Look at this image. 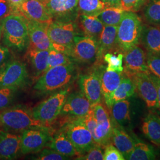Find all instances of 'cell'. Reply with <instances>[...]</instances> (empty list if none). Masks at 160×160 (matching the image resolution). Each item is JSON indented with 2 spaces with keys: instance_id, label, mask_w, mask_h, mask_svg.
I'll return each mask as SVG.
<instances>
[{
  "instance_id": "1",
  "label": "cell",
  "mask_w": 160,
  "mask_h": 160,
  "mask_svg": "<svg viewBox=\"0 0 160 160\" xmlns=\"http://www.w3.org/2000/svg\"><path fill=\"white\" fill-rule=\"evenodd\" d=\"M32 128H47L43 122L35 119L32 111L17 105L0 110V129L19 132Z\"/></svg>"
},
{
  "instance_id": "2",
  "label": "cell",
  "mask_w": 160,
  "mask_h": 160,
  "mask_svg": "<svg viewBox=\"0 0 160 160\" xmlns=\"http://www.w3.org/2000/svg\"><path fill=\"white\" fill-rule=\"evenodd\" d=\"M3 42L7 48L22 51L29 45L27 19L18 14H10L1 21Z\"/></svg>"
},
{
  "instance_id": "3",
  "label": "cell",
  "mask_w": 160,
  "mask_h": 160,
  "mask_svg": "<svg viewBox=\"0 0 160 160\" xmlns=\"http://www.w3.org/2000/svg\"><path fill=\"white\" fill-rule=\"evenodd\" d=\"M74 74L75 67L72 62L53 67L40 75L34 89L42 94L59 92L68 86Z\"/></svg>"
},
{
  "instance_id": "4",
  "label": "cell",
  "mask_w": 160,
  "mask_h": 160,
  "mask_svg": "<svg viewBox=\"0 0 160 160\" xmlns=\"http://www.w3.org/2000/svg\"><path fill=\"white\" fill-rule=\"evenodd\" d=\"M142 24L135 12H125L118 26L117 46L123 53L138 45L141 39Z\"/></svg>"
},
{
  "instance_id": "5",
  "label": "cell",
  "mask_w": 160,
  "mask_h": 160,
  "mask_svg": "<svg viewBox=\"0 0 160 160\" xmlns=\"http://www.w3.org/2000/svg\"><path fill=\"white\" fill-rule=\"evenodd\" d=\"M47 33L53 49L68 55L75 37L78 36L77 25L74 21L53 20L48 24Z\"/></svg>"
},
{
  "instance_id": "6",
  "label": "cell",
  "mask_w": 160,
  "mask_h": 160,
  "mask_svg": "<svg viewBox=\"0 0 160 160\" xmlns=\"http://www.w3.org/2000/svg\"><path fill=\"white\" fill-rule=\"evenodd\" d=\"M68 90H62L54 92L32 109L33 117L48 126L61 114L63 104L68 97Z\"/></svg>"
},
{
  "instance_id": "7",
  "label": "cell",
  "mask_w": 160,
  "mask_h": 160,
  "mask_svg": "<svg viewBox=\"0 0 160 160\" xmlns=\"http://www.w3.org/2000/svg\"><path fill=\"white\" fill-rule=\"evenodd\" d=\"M28 78L26 66L18 60L7 61L0 67V87L18 90L26 84Z\"/></svg>"
},
{
  "instance_id": "8",
  "label": "cell",
  "mask_w": 160,
  "mask_h": 160,
  "mask_svg": "<svg viewBox=\"0 0 160 160\" xmlns=\"http://www.w3.org/2000/svg\"><path fill=\"white\" fill-rule=\"evenodd\" d=\"M65 125L62 131L73 144L79 154H83L95 144L91 132L80 118Z\"/></svg>"
},
{
  "instance_id": "9",
  "label": "cell",
  "mask_w": 160,
  "mask_h": 160,
  "mask_svg": "<svg viewBox=\"0 0 160 160\" xmlns=\"http://www.w3.org/2000/svg\"><path fill=\"white\" fill-rule=\"evenodd\" d=\"M97 40L87 36H77L68 56L81 63H90L97 58Z\"/></svg>"
},
{
  "instance_id": "10",
  "label": "cell",
  "mask_w": 160,
  "mask_h": 160,
  "mask_svg": "<svg viewBox=\"0 0 160 160\" xmlns=\"http://www.w3.org/2000/svg\"><path fill=\"white\" fill-rule=\"evenodd\" d=\"M47 128H32L22 132L21 153L27 154L39 152L49 143L51 137Z\"/></svg>"
},
{
  "instance_id": "11",
  "label": "cell",
  "mask_w": 160,
  "mask_h": 160,
  "mask_svg": "<svg viewBox=\"0 0 160 160\" xmlns=\"http://www.w3.org/2000/svg\"><path fill=\"white\" fill-rule=\"evenodd\" d=\"M95 118L97 120V126L93 139L95 143L105 147L111 141L113 129V123L109 112L103 104L98 103L92 106Z\"/></svg>"
},
{
  "instance_id": "12",
  "label": "cell",
  "mask_w": 160,
  "mask_h": 160,
  "mask_svg": "<svg viewBox=\"0 0 160 160\" xmlns=\"http://www.w3.org/2000/svg\"><path fill=\"white\" fill-rule=\"evenodd\" d=\"M134 82L136 92L150 109L158 108L157 91L150 74L140 73L131 77Z\"/></svg>"
},
{
  "instance_id": "13",
  "label": "cell",
  "mask_w": 160,
  "mask_h": 160,
  "mask_svg": "<svg viewBox=\"0 0 160 160\" xmlns=\"http://www.w3.org/2000/svg\"><path fill=\"white\" fill-rule=\"evenodd\" d=\"M123 55V71L126 76L131 78L140 73L150 74L147 64V56L143 49L138 45L124 52Z\"/></svg>"
},
{
  "instance_id": "14",
  "label": "cell",
  "mask_w": 160,
  "mask_h": 160,
  "mask_svg": "<svg viewBox=\"0 0 160 160\" xmlns=\"http://www.w3.org/2000/svg\"><path fill=\"white\" fill-rule=\"evenodd\" d=\"M43 3L53 18L61 21H73L78 15V0H44Z\"/></svg>"
},
{
  "instance_id": "15",
  "label": "cell",
  "mask_w": 160,
  "mask_h": 160,
  "mask_svg": "<svg viewBox=\"0 0 160 160\" xmlns=\"http://www.w3.org/2000/svg\"><path fill=\"white\" fill-rule=\"evenodd\" d=\"M27 20L49 24L53 18L46 6L41 0H25L18 12Z\"/></svg>"
},
{
  "instance_id": "16",
  "label": "cell",
  "mask_w": 160,
  "mask_h": 160,
  "mask_svg": "<svg viewBox=\"0 0 160 160\" xmlns=\"http://www.w3.org/2000/svg\"><path fill=\"white\" fill-rule=\"evenodd\" d=\"M78 84L81 92L94 106L102 101V92L100 79V71L81 75Z\"/></svg>"
},
{
  "instance_id": "17",
  "label": "cell",
  "mask_w": 160,
  "mask_h": 160,
  "mask_svg": "<svg viewBox=\"0 0 160 160\" xmlns=\"http://www.w3.org/2000/svg\"><path fill=\"white\" fill-rule=\"evenodd\" d=\"M91 108V103L85 95L82 92H75L68 96L61 114L80 118L86 116Z\"/></svg>"
},
{
  "instance_id": "18",
  "label": "cell",
  "mask_w": 160,
  "mask_h": 160,
  "mask_svg": "<svg viewBox=\"0 0 160 160\" xmlns=\"http://www.w3.org/2000/svg\"><path fill=\"white\" fill-rule=\"evenodd\" d=\"M29 38V47L38 50L50 51L51 42L47 33L48 24L27 20Z\"/></svg>"
},
{
  "instance_id": "19",
  "label": "cell",
  "mask_w": 160,
  "mask_h": 160,
  "mask_svg": "<svg viewBox=\"0 0 160 160\" xmlns=\"http://www.w3.org/2000/svg\"><path fill=\"white\" fill-rule=\"evenodd\" d=\"M21 153V135L0 129V159H16Z\"/></svg>"
},
{
  "instance_id": "20",
  "label": "cell",
  "mask_w": 160,
  "mask_h": 160,
  "mask_svg": "<svg viewBox=\"0 0 160 160\" xmlns=\"http://www.w3.org/2000/svg\"><path fill=\"white\" fill-rule=\"evenodd\" d=\"M112 123L113 129L111 141L114 147L123 155L126 160L133 149L135 140L113 119Z\"/></svg>"
},
{
  "instance_id": "21",
  "label": "cell",
  "mask_w": 160,
  "mask_h": 160,
  "mask_svg": "<svg viewBox=\"0 0 160 160\" xmlns=\"http://www.w3.org/2000/svg\"><path fill=\"white\" fill-rule=\"evenodd\" d=\"M117 30L118 26H104L103 30L97 40L98 51L96 59H100L106 53L113 51L115 49H118L117 46Z\"/></svg>"
},
{
  "instance_id": "22",
  "label": "cell",
  "mask_w": 160,
  "mask_h": 160,
  "mask_svg": "<svg viewBox=\"0 0 160 160\" xmlns=\"http://www.w3.org/2000/svg\"><path fill=\"white\" fill-rule=\"evenodd\" d=\"M123 77L122 73L106 71V68L100 70L102 92L106 104L120 84Z\"/></svg>"
},
{
  "instance_id": "23",
  "label": "cell",
  "mask_w": 160,
  "mask_h": 160,
  "mask_svg": "<svg viewBox=\"0 0 160 160\" xmlns=\"http://www.w3.org/2000/svg\"><path fill=\"white\" fill-rule=\"evenodd\" d=\"M140 40L148 52L160 56V29L144 24Z\"/></svg>"
},
{
  "instance_id": "24",
  "label": "cell",
  "mask_w": 160,
  "mask_h": 160,
  "mask_svg": "<svg viewBox=\"0 0 160 160\" xmlns=\"http://www.w3.org/2000/svg\"><path fill=\"white\" fill-rule=\"evenodd\" d=\"M78 27L84 33V36H90L98 40L103 30L104 24L96 16H90L79 13Z\"/></svg>"
},
{
  "instance_id": "25",
  "label": "cell",
  "mask_w": 160,
  "mask_h": 160,
  "mask_svg": "<svg viewBox=\"0 0 160 160\" xmlns=\"http://www.w3.org/2000/svg\"><path fill=\"white\" fill-rule=\"evenodd\" d=\"M49 51L38 50L28 46L26 57L36 77H39L46 71Z\"/></svg>"
},
{
  "instance_id": "26",
  "label": "cell",
  "mask_w": 160,
  "mask_h": 160,
  "mask_svg": "<svg viewBox=\"0 0 160 160\" xmlns=\"http://www.w3.org/2000/svg\"><path fill=\"white\" fill-rule=\"evenodd\" d=\"M49 143L51 148L68 157L79 154L73 144L61 130L51 138Z\"/></svg>"
},
{
  "instance_id": "27",
  "label": "cell",
  "mask_w": 160,
  "mask_h": 160,
  "mask_svg": "<svg viewBox=\"0 0 160 160\" xmlns=\"http://www.w3.org/2000/svg\"><path fill=\"white\" fill-rule=\"evenodd\" d=\"M136 92L135 86L133 81L130 77H124L120 82V84L115 90L110 98L106 106L109 109L111 108L113 103L129 98L134 95Z\"/></svg>"
},
{
  "instance_id": "28",
  "label": "cell",
  "mask_w": 160,
  "mask_h": 160,
  "mask_svg": "<svg viewBox=\"0 0 160 160\" xmlns=\"http://www.w3.org/2000/svg\"><path fill=\"white\" fill-rule=\"evenodd\" d=\"M142 129L149 141L160 147V118L158 116L149 113L144 119Z\"/></svg>"
},
{
  "instance_id": "29",
  "label": "cell",
  "mask_w": 160,
  "mask_h": 160,
  "mask_svg": "<svg viewBox=\"0 0 160 160\" xmlns=\"http://www.w3.org/2000/svg\"><path fill=\"white\" fill-rule=\"evenodd\" d=\"M110 110L112 119L120 126L130 121V102L128 99L115 102Z\"/></svg>"
},
{
  "instance_id": "30",
  "label": "cell",
  "mask_w": 160,
  "mask_h": 160,
  "mask_svg": "<svg viewBox=\"0 0 160 160\" xmlns=\"http://www.w3.org/2000/svg\"><path fill=\"white\" fill-rule=\"evenodd\" d=\"M125 12L120 7L108 6L100 12L97 17L104 25L118 26Z\"/></svg>"
},
{
  "instance_id": "31",
  "label": "cell",
  "mask_w": 160,
  "mask_h": 160,
  "mask_svg": "<svg viewBox=\"0 0 160 160\" xmlns=\"http://www.w3.org/2000/svg\"><path fill=\"white\" fill-rule=\"evenodd\" d=\"M135 140L134 147L126 160H155L156 155L152 147L138 139Z\"/></svg>"
},
{
  "instance_id": "32",
  "label": "cell",
  "mask_w": 160,
  "mask_h": 160,
  "mask_svg": "<svg viewBox=\"0 0 160 160\" xmlns=\"http://www.w3.org/2000/svg\"><path fill=\"white\" fill-rule=\"evenodd\" d=\"M78 7L79 13L97 16L108 6L102 0H78Z\"/></svg>"
},
{
  "instance_id": "33",
  "label": "cell",
  "mask_w": 160,
  "mask_h": 160,
  "mask_svg": "<svg viewBox=\"0 0 160 160\" xmlns=\"http://www.w3.org/2000/svg\"><path fill=\"white\" fill-rule=\"evenodd\" d=\"M143 16L149 24L160 25V0H149L143 8Z\"/></svg>"
},
{
  "instance_id": "34",
  "label": "cell",
  "mask_w": 160,
  "mask_h": 160,
  "mask_svg": "<svg viewBox=\"0 0 160 160\" xmlns=\"http://www.w3.org/2000/svg\"><path fill=\"white\" fill-rule=\"evenodd\" d=\"M123 57L124 55L123 53L118 55L110 52L106 53L103 57L104 61L108 63L106 70L123 73L124 69L123 66Z\"/></svg>"
},
{
  "instance_id": "35",
  "label": "cell",
  "mask_w": 160,
  "mask_h": 160,
  "mask_svg": "<svg viewBox=\"0 0 160 160\" xmlns=\"http://www.w3.org/2000/svg\"><path fill=\"white\" fill-rule=\"evenodd\" d=\"M70 63H72V61L71 58L68 55L52 49L49 52L48 64L45 72L53 67Z\"/></svg>"
},
{
  "instance_id": "36",
  "label": "cell",
  "mask_w": 160,
  "mask_h": 160,
  "mask_svg": "<svg viewBox=\"0 0 160 160\" xmlns=\"http://www.w3.org/2000/svg\"><path fill=\"white\" fill-rule=\"evenodd\" d=\"M17 89L0 87V110L9 107L16 96Z\"/></svg>"
},
{
  "instance_id": "37",
  "label": "cell",
  "mask_w": 160,
  "mask_h": 160,
  "mask_svg": "<svg viewBox=\"0 0 160 160\" xmlns=\"http://www.w3.org/2000/svg\"><path fill=\"white\" fill-rule=\"evenodd\" d=\"M147 64L150 74L160 79V56L148 52Z\"/></svg>"
},
{
  "instance_id": "38",
  "label": "cell",
  "mask_w": 160,
  "mask_h": 160,
  "mask_svg": "<svg viewBox=\"0 0 160 160\" xmlns=\"http://www.w3.org/2000/svg\"><path fill=\"white\" fill-rule=\"evenodd\" d=\"M103 147L95 143L86 153L81 155L78 160H103Z\"/></svg>"
},
{
  "instance_id": "39",
  "label": "cell",
  "mask_w": 160,
  "mask_h": 160,
  "mask_svg": "<svg viewBox=\"0 0 160 160\" xmlns=\"http://www.w3.org/2000/svg\"><path fill=\"white\" fill-rule=\"evenodd\" d=\"M147 0H120V7L125 12H136L140 10Z\"/></svg>"
},
{
  "instance_id": "40",
  "label": "cell",
  "mask_w": 160,
  "mask_h": 160,
  "mask_svg": "<svg viewBox=\"0 0 160 160\" xmlns=\"http://www.w3.org/2000/svg\"><path fill=\"white\" fill-rule=\"evenodd\" d=\"M69 157L61 154L56 151L49 149H44L38 156L34 158L37 160H68Z\"/></svg>"
},
{
  "instance_id": "41",
  "label": "cell",
  "mask_w": 160,
  "mask_h": 160,
  "mask_svg": "<svg viewBox=\"0 0 160 160\" xmlns=\"http://www.w3.org/2000/svg\"><path fill=\"white\" fill-rule=\"evenodd\" d=\"M104 160H125V158L120 151L113 145L108 144L105 146L103 153Z\"/></svg>"
},
{
  "instance_id": "42",
  "label": "cell",
  "mask_w": 160,
  "mask_h": 160,
  "mask_svg": "<svg viewBox=\"0 0 160 160\" xmlns=\"http://www.w3.org/2000/svg\"><path fill=\"white\" fill-rule=\"evenodd\" d=\"M12 14L7 0H0V20Z\"/></svg>"
},
{
  "instance_id": "43",
  "label": "cell",
  "mask_w": 160,
  "mask_h": 160,
  "mask_svg": "<svg viewBox=\"0 0 160 160\" xmlns=\"http://www.w3.org/2000/svg\"><path fill=\"white\" fill-rule=\"evenodd\" d=\"M7 1L11 10L12 14H18L19 8L25 0H7Z\"/></svg>"
},
{
  "instance_id": "44",
  "label": "cell",
  "mask_w": 160,
  "mask_h": 160,
  "mask_svg": "<svg viewBox=\"0 0 160 160\" xmlns=\"http://www.w3.org/2000/svg\"><path fill=\"white\" fill-rule=\"evenodd\" d=\"M10 55V51L7 47L0 45V67L7 61Z\"/></svg>"
},
{
  "instance_id": "45",
  "label": "cell",
  "mask_w": 160,
  "mask_h": 160,
  "mask_svg": "<svg viewBox=\"0 0 160 160\" xmlns=\"http://www.w3.org/2000/svg\"><path fill=\"white\" fill-rule=\"evenodd\" d=\"M150 75L152 80L154 82L157 88V102H158V108L160 109V79L153 75L151 74H150Z\"/></svg>"
},
{
  "instance_id": "46",
  "label": "cell",
  "mask_w": 160,
  "mask_h": 160,
  "mask_svg": "<svg viewBox=\"0 0 160 160\" xmlns=\"http://www.w3.org/2000/svg\"><path fill=\"white\" fill-rule=\"evenodd\" d=\"M108 6L120 7V0H102Z\"/></svg>"
},
{
  "instance_id": "47",
  "label": "cell",
  "mask_w": 160,
  "mask_h": 160,
  "mask_svg": "<svg viewBox=\"0 0 160 160\" xmlns=\"http://www.w3.org/2000/svg\"><path fill=\"white\" fill-rule=\"evenodd\" d=\"M2 37V27H1V22L0 23V40Z\"/></svg>"
},
{
  "instance_id": "48",
  "label": "cell",
  "mask_w": 160,
  "mask_h": 160,
  "mask_svg": "<svg viewBox=\"0 0 160 160\" xmlns=\"http://www.w3.org/2000/svg\"><path fill=\"white\" fill-rule=\"evenodd\" d=\"M41 1H44V0H41Z\"/></svg>"
}]
</instances>
